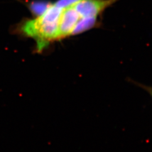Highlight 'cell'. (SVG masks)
I'll return each mask as SVG.
<instances>
[{"label":"cell","mask_w":152,"mask_h":152,"mask_svg":"<svg viewBox=\"0 0 152 152\" xmlns=\"http://www.w3.org/2000/svg\"><path fill=\"white\" fill-rule=\"evenodd\" d=\"M115 0H81L73 6L81 18L96 17Z\"/></svg>","instance_id":"2"},{"label":"cell","mask_w":152,"mask_h":152,"mask_svg":"<svg viewBox=\"0 0 152 152\" xmlns=\"http://www.w3.org/2000/svg\"><path fill=\"white\" fill-rule=\"evenodd\" d=\"M73 6L63 9L59 23V38L71 34L81 18Z\"/></svg>","instance_id":"3"},{"label":"cell","mask_w":152,"mask_h":152,"mask_svg":"<svg viewBox=\"0 0 152 152\" xmlns=\"http://www.w3.org/2000/svg\"><path fill=\"white\" fill-rule=\"evenodd\" d=\"M81 0H59L55 5L61 9L75 5L78 2Z\"/></svg>","instance_id":"6"},{"label":"cell","mask_w":152,"mask_h":152,"mask_svg":"<svg viewBox=\"0 0 152 152\" xmlns=\"http://www.w3.org/2000/svg\"><path fill=\"white\" fill-rule=\"evenodd\" d=\"M62 11L63 9L51 5L43 14L22 24V32L35 39L39 51L46 47L50 41L59 38V23Z\"/></svg>","instance_id":"1"},{"label":"cell","mask_w":152,"mask_h":152,"mask_svg":"<svg viewBox=\"0 0 152 152\" xmlns=\"http://www.w3.org/2000/svg\"><path fill=\"white\" fill-rule=\"evenodd\" d=\"M96 21V17L81 18L76 24L71 34H78L92 28Z\"/></svg>","instance_id":"4"},{"label":"cell","mask_w":152,"mask_h":152,"mask_svg":"<svg viewBox=\"0 0 152 152\" xmlns=\"http://www.w3.org/2000/svg\"><path fill=\"white\" fill-rule=\"evenodd\" d=\"M51 5L49 2H33L31 5V9L37 16H40L43 14Z\"/></svg>","instance_id":"5"}]
</instances>
